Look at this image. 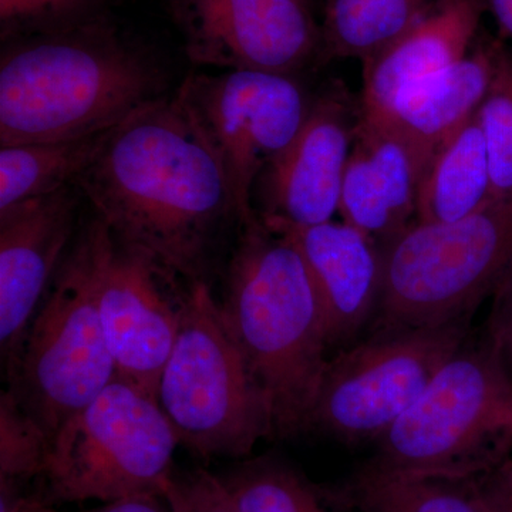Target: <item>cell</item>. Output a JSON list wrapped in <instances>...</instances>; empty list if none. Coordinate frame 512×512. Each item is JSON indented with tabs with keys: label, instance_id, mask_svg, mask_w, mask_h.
Returning a JSON list of instances; mask_svg holds the SVG:
<instances>
[{
	"label": "cell",
	"instance_id": "ba28073f",
	"mask_svg": "<svg viewBox=\"0 0 512 512\" xmlns=\"http://www.w3.org/2000/svg\"><path fill=\"white\" fill-rule=\"evenodd\" d=\"M178 446L157 397L116 377L56 434L40 498L53 505L164 497Z\"/></svg>",
	"mask_w": 512,
	"mask_h": 512
},
{
	"label": "cell",
	"instance_id": "8fae6325",
	"mask_svg": "<svg viewBox=\"0 0 512 512\" xmlns=\"http://www.w3.org/2000/svg\"><path fill=\"white\" fill-rule=\"evenodd\" d=\"M191 286L109 232L101 256L99 311L117 377L157 397Z\"/></svg>",
	"mask_w": 512,
	"mask_h": 512
},
{
	"label": "cell",
	"instance_id": "6da1fadb",
	"mask_svg": "<svg viewBox=\"0 0 512 512\" xmlns=\"http://www.w3.org/2000/svg\"><path fill=\"white\" fill-rule=\"evenodd\" d=\"M76 185L114 237L190 285L207 282L222 232L238 221L220 161L174 97L114 128Z\"/></svg>",
	"mask_w": 512,
	"mask_h": 512
},
{
	"label": "cell",
	"instance_id": "d6986e66",
	"mask_svg": "<svg viewBox=\"0 0 512 512\" xmlns=\"http://www.w3.org/2000/svg\"><path fill=\"white\" fill-rule=\"evenodd\" d=\"M490 201V161L476 113L434 151L421 181L414 222L461 220Z\"/></svg>",
	"mask_w": 512,
	"mask_h": 512
},
{
	"label": "cell",
	"instance_id": "3957f363",
	"mask_svg": "<svg viewBox=\"0 0 512 512\" xmlns=\"http://www.w3.org/2000/svg\"><path fill=\"white\" fill-rule=\"evenodd\" d=\"M222 316L266 394L276 437L308 431L329 357L325 315L308 266L291 239L258 214L239 224Z\"/></svg>",
	"mask_w": 512,
	"mask_h": 512
},
{
	"label": "cell",
	"instance_id": "7a4b0ae2",
	"mask_svg": "<svg viewBox=\"0 0 512 512\" xmlns=\"http://www.w3.org/2000/svg\"><path fill=\"white\" fill-rule=\"evenodd\" d=\"M164 74L103 15L9 42L0 59V146L119 127L163 99Z\"/></svg>",
	"mask_w": 512,
	"mask_h": 512
},
{
	"label": "cell",
	"instance_id": "44dd1931",
	"mask_svg": "<svg viewBox=\"0 0 512 512\" xmlns=\"http://www.w3.org/2000/svg\"><path fill=\"white\" fill-rule=\"evenodd\" d=\"M360 512H495L478 477L390 473L366 467L349 487Z\"/></svg>",
	"mask_w": 512,
	"mask_h": 512
},
{
	"label": "cell",
	"instance_id": "ffe728a7",
	"mask_svg": "<svg viewBox=\"0 0 512 512\" xmlns=\"http://www.w3.org/2000/svg\"><path fill=\"white\" fill-rule=\"evenodd\" d=\"M114 128L69 140L0 148V211L76 184L97 160Z\"/></svg>",
	"mask_w": 512,
	"mask_h": 512
},
{
	"label": "cell",
	"instance_id": "cb8c5ba5",
	"mask_svg": "<svg viewBox=\"0 0 512 512\" xmlns=\"http://www.w3.org/2000/svg\"><path fill=\"white\" fill-rule=\"evenodd\" d=\"M45 429L9 389L0 396V481L2 497L20 493V485L42 478L49 458Z\"/></svg>",
	"mask_w": 512,
	"mask_h": 512
},
{
	"label": "cell",
	"instance_id": "2e32d148",
	"mask_svg": "<svg viewBox=\"0 0 512 512\" xmlns=\"http://www.w3.org/2000/svg\"><path fill=\"white\" fill-rule=\"evenodd\" d=\"M262 221L291 239L301 252L325 315L329 349L343 350L356 343L379 309L383 278L379 245L343 221L308 227Z\"/></svg>",
	"mask_w": 512,
	"mask_h": 512
},
{
	"label": "cell",
	"instance_id": "5bb4252c",
	"mask_svg": "<svg viewBox=\"0 0 512 512\" xmlns=\"http://www.w3.org/2000/svg\"><path fill=\"white\" fill-rule=\"evenodd\" d=\"M355 127L338 94L313 101L291 146L256 180L252 204L259 218L291 225L322 224L339 212Z\"/></svg>",
	"mask_w": 512,
	"mask_h": 512
},
{
	"label": "cell",
	"instance_id": "52a82bcc",
	"mask_svg": "<svg viewBox=\"0 0 512 512\" xmlns=\"http://www.w3.org/2000/svg\"><path fill=\"white\" fill-rule=\"evenodd\" d=\"M157 400L181 446L197 456H249L275 436L266 394L207 282L191 286Z\"/></svg>",
	"mask_w": 512,
	"mask_h": 512
},
{
	"label": "cell",
	"instance_id": "9c48e42d",
	"mask_svg": "<svg viewBox=\"0 0 512 512\" xmlns=\"http://www.w3.org/2000/svg\"><path fill=\"white\" fill-rule=\"evenodd\" d=\"M473 316L436 326L370 332L329 357L309 414L308 431L345 441L379 440L416 403L463 345Z\"/></svg>",
	"mask_w": 512,
	"mask_h": 512
},
{
	"label": "cell",
	"instance_id": "83f0119b",
	"mask_svg": "<svg viewBox=\"0 0 512 512\" xmlns=\"http://www.w3.org/2000/svg\"><path fill=\"white\" fill-rule=\"evenodd\" d=\"M494 301L488 316L487 330L512 379V268L493 293Z\"/></svg>",
	"mask_w": 512,
	"mask_h": 512
},
{
	"label": "cell",
	"instance_id": "4fadbf2b",
	"mask_svg": "<svg viewBox=\"0 0 512 512\" xmlns=\"http://www.w3.org/2000/svg\"><path fill=\"white\" fill-rule=\"evenodd\" d=\"M84 197L76 184L0 211V350L6 373L67 249Z\"/></svg>",
	"mask_w": 512,
	"mask_h": 512
},
{
	"label": "cell",
	"instance_id": "1f68e13d",
	"mask_svg": "<svg viewBox=\"0 0 512 512\" xmlns=\"http://www.w3.org/2000/svg\"><path fill=\"white\" fill-rule=\"evenodd\" d=\"M504 39L512 40V0H484Z\"/></svg>",
	"mask_w": 512,
	"mask_h": 512
},
{
	"label": "cell",
	"instance_id": "277c9868",
	"mask_svg": "<svg viewBox=\"0 0 512 512\" xmlns=\"http://www.w3.org/2000/svg\"><path fill=\"white\" fill-rule=\"evenodd\" d=\"M375 443L370 467L390 473L473 478L507 460L512 379L487 330L476 338L470 332Z\"/></svg>",
	"mask_w": 512,
	"mask_h": 512
},
{
	"label": "cell",
	"instance_id": "7c38bea8",
	"mask_svg": "<svg viewBox=\"0 0 512 512\" xmlns=\"http://www.w3.org/2000/svg\"><path fill=\"white\" fill-rule=\"evenodd\" d=\"M194 64L288 74L320 55L322 33L303 0H167Z\"/></svg>",
	"mask_w": 512,
	"mask_h": 512
},
{
	"label": "cell",
	"instance_id": "5b68a950",
	"mask_svg": "<svg viewBox=\"0 0 512 512\" xmlns=\"http://www.w3.org/2000/svg\"><path fill=\"white\" fill-rule=\"evenodd\" d=\"M109 232L97 215L80 229L6 373L8 389L50 441L117 377L99 311L101 256Z\"/></svg>",
	"mask_w": 512,
	"mask_h": 512
},
{
	"label": "cell",
	"instance_id": "f1b7e54d",
	"mask_svg": "<svg viewBox=\"0 0 512 512\" xmlns=\"http://www.w3.org/2000/svg\"><path fill=\"white\" fill-rule=\"evenodd\" d=\"M495 512H512V460L507 458L500 466L478 476Z\"/></svg>",
	"mask_w": 512,
	"mask_h": 512
},
{
	"label": "cell",
	"instance_id": "e0dca14e",
	"mask_svg": "<svg viewBox=\"0 0 512 512\" xmlns=\"http://www.w3.org/2000/svg\"><path fill=\"white\" fill-rule=\"evenodd\" d=\"M485 9L484 0H437L402 35L363 63L360 114L382 113L407 84L466 57Z\"/></svg>",
	"mask_w": 512,
	"mask_h": 512
},
{
	"label": "cell",
	"instance_id": "4dcf8cb0",
	"mask_svg": "<svg viewBox=\"0 0 512 512\" xmlns=\"http://www.w3.org/2000/svg\"><path fill=\"white\" fill-rule=\"evenodd\" d=\"M2 512H56L39 494L2 497Z\"/></svg>",
	"mask_w": 512,
	"mask_h": 512
},
{
	"label": "cell",
	"instance_id": "9a60e30c",
	"mask_svg": "<svg viewBox=\"0 0 512 512\" xmlns=\"http://www.w3.org/2000/svg\"><path fill=\"white\" fill-rule=\"evenodd\" d=\"M431 157L393 127L359 116L340 192L342 221L379 247L399 235L416 218Z\"/></svg>",
	"mask_w": 512,
	"mask_h": 512
},
{
	"label": "cell",
	"instance_id": "603a6c76",
	"mask_svg": "<svg viewBox=\"0 0 512 512\" xmlns=\"http://www.w3.org/2000/svg\"><path fill=\"white\" fill-rule=\"evenodd\" d=\"M220 478L238 512H326L313 487L276 458L245 461Z\"/></svg>",
	"mask_w": 512,
	"mask_h": 512
},
{
	"label": "cell",
	"instance_id": "30bf717a",
	"mask_svg": "<svg viewBox=\"0 0 512 512\" xmlns=\"http://www.w3.org/2000/svg\"><path fill=\"white\" fill-rule=\"evenodd\" d=\"M174 100L220 161L238 224L251 220L256 180L291 146L313 101L292 76L254 70L192 73Z\"/></svg>",
	"mask_w": 512,
	"mask_h": 512
},
{
	"label": "cell",
	"instance_id": "4316f807",
	"mask_svg": "<svg viewBox=\"0 0 512 512\" xmlns=\"http://www.w3.org/2000/svg\"><path fill=\"white\" fill-rule=\"evenodd\" d=\"M164 498L174 512H238L221 478L205 470L174 473Z\"/></svg>",
	"mask_w": 512,
	"mask_h": 512
},
{
	"label": "cell",
	"instance_id": "ac0fdd59",
	"mask_svg": "<svg viewBox=\"0 0 512 512\" xmlns=\"http://www.w3.org/2000/svg\"><path fill=\"white\" fill-rule=\"evenodd\" d=\"M503 45L488 42L458 62L403 87L376 116L433 156L480 109Z\"/></svg>",
	"mask_w": 512,
	"mask_h": 512
},
{
	"label": "cell",
	"instance_id": "f546056e",
	"mask_svg": "<svg viewBox=\"0 0 512 512\" xmlns=\"http://www.w3.org/2000/svg\"><path fill=\"white\" fill-rule=\"evenodd\" d=\"M87 512H174L164 497L141 495V497L123 498L111 501Z\"/></svg>",
	"mask_w": 512,
	"mask_h": 512
},
{
	"label": "cell",
	"instance_id": "484cf974",
	"mask_svg": "<svg viewBox=\"0 0 512 512\" xmlns=\"http://www.w3.org/2000/svg\"><path fill=\"white\" fill-rule=\"evenodd\" d=\"M104 0H0L2 39L45 35L100 16Z\"/></svg>",
	"mask_w": 512,
	"mask_h": 512
},
{
	"label": "cell",
	"instance_id": "d4e9b609",
	"mask_svg": "<svg viewBox=\"0 0 512 512\" xmlns=\"http://www.w3.org/2000/svg\"><path fill=\"white\" fill-rule=\"evenodd\" d=\"M487 146L493 200L512 195V50L501 49L487 96L477 111Z\"/></svg>",
	"mask_w": 512,
	"mask_h": 512
},
{
	"label": "cell",
	"instance_id": "8992f818",
	"mask_svg": "<svg viewBox=\"0 0 512 512\" xmlns=\"http://www.w3.org/2000/svg\"><path fill=\"white\" fill-rule=\"evenodd\" d=\"M379 248L382 295L370 332L473 316L512 268V195L461 220L413 222Z\"/></svg>",
	"mask_w": 512,
	"mask_h": 512
},
{
	"label": "cell",
	"instance_id": "7402d4cb",
	"mask_svg": "<svg viewBox=\"0 0 512 512\" xmlns=\"http://www.w3.org/2000/svg\"><path fill=\"white\" fill-rule=\"evenodd\" d=\"M437 0H328L320 29L323 59L363 63L410 28Z\"/></svg>",
	"mask_w": 512,
	"mask_h": 512
}]
</instances>
